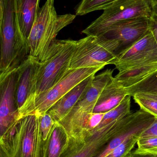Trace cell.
<instances>
[{
  "instance_id": "44dd1931",
  "label": "cell",
  "mask_w": 157,
  "mask_h": 157,
  "mask_svg": "<svg viewBox=\"0 0 157 157\" xmlns=\"http://www.w3.org/2000/svg\"><path fill=\"white\" fill-rule=\"evenodd\" d=\"M136 145L137 148L132 151L135 156H153L157 155V137L139 139Z\"/></svg>"
},
{
  "instance_id": "4fadbf2b",
  "label": "cell",
  "mask_w": 157,
  "mask_h": 157,
  "mask_svg": "<svg viewBox=\"0 0 157 157\" xmlns=\"http://www.w3.org/2000/svg\"><path fill=\"white\" fill-rule=\"evenodd\" d=\"M155 117L140 109L125 116L118 133L109 141L102 152L96 157H106L125 139L134 135L140 134L154 121Z\"/></svg>"
},
{
  "instance_id": "ba28073f",
  "label": "cell",
  "mask_w": 157,
  "mask_h": 157,
  "mask_svg": "<svg viewBox=\"0 0 157 157\" xmlns=\"http://www.w3.org/2000/svg\"><path fill=\"white\" fill-rule=\"evenodd\" d=\"M40 65L37 59L29 56L17 69L15 98L19 120L30 115L36 98Z\"/></svg>"
},
{
  "instance_id": "7c38bea8",
  "label": "cell",
  "mask_w": 157,
  "mask_h": 157,
  "mask_svg": "<svg viewBox=\"0 0 157 157\" xmlns=\"http://www.w3.org/2000/svg\"><path fill=\"white\" fill-rule=\"evenodd\" d=\"M17 69L0 76V135L19 120L15 98Z\"/></svg>"
},
{
  "instance_id": "484cf974",
  "label": "cell",
  "mask_w": 157,
  "mask_h": 157,
  "mask_svg": "<svg viewBox=\"0 0 157 157\" xmlns=\"http://www.w3.org/2000/svg\"><path fill=\"white\" fill-rule=\"evenodd\" d=\"M150 137H157V117H155L151 125L141 133L139 139Z\"/></svg>"
},
{
  "instance_id": "f546056e",
  "label": "cell",
  "mask_w": 157,
  "mask_h": 157,
  "mask_svg": "<svg viewBox=\"0 0 157 157\" xmlns=\"http://www.w3.org/2000/svg\"><path fill=\"white\" fill-rule=\"evenodd\" d=\"M157 157V155L153 156H147V157Z\"/></svg>"
},
{
  "instance_id": "6da1fadb",
  "label": "cell",
  "mask_w": 157,
  "mask_h": 157,
  "mask_svg": "<svg viewBox=\"0 0 157 157\" xmlns=\"http://www.w3.org/2000/svg\"><path fill=\"white\" fill-rule=\"evenodd\" d=\"M18 0H0V76L17 70L30 56L17 16Z\"/></svg>"
},
{
  "instance_id": "4316f807",
  "label": "cell",
  "mask_w": 157,
  "mask_h": 157,
  "mask_svg": "<svg viewBox=\"0 0 157 157\" xmlns=\"http://www.w3.org/2000/svg\"><path fill=\"white\" fill-rule=\"evenodd\" d=\"M150 21V30L153 33L157 44V17L152 14L149 18Z\"/></svg>"
},
{
  "instance_id": "9c48e42d",
  "label": "cell",
  "mask_w": 157,
  "mask_h": 157,
  "mask_svg": "<svg viewBox=\"0 0 157 157\" xmlns=\"http://www.w3.org/2000/svg\"><path fill=\"white\" fill-rule=\"evenodd\" d=\"M124 118L108 126H98L93 134L84 141L69 137L60 157H96L121 128Z\"/></svg>"
},
{
  "instance_id": "5b68a950",
  "label": "cell",
  "mask_w": 157,
  "mask_h": 157,
  "mask_svg": "<svg viewBox=\"0 0 157 157\" xmlns=\"http://www.w3.org/2000/svg\"><path fill=\"white\" fill-rule=\"evenodd\" d=\"M119 44L103 36H87L77 40L70 69L92 68L110 64L117 56Z\"/></svg>"
},
{
  "instance_id": "ffe728a7",
  "label": "cell",
  "mask_w": 157,
  "mask_h": 157,
  "mask_svg": "<svg viewBox=\"0 0 157 157\" xmlns=\"http://www.w3.org/2000/svg\"><path fill=\"white\" fill-rule=\"evenodd\" d=\"M125 89L131 97L138 93L157 96V72L139 83Z\"/></svg>"
},
{
  "instance_id": "f1b7e54d",
  "label": "cell",
  "mask_w": 157,
  "mask_h": 157,
  "mask_svg": "<svg viewBox=\"0 0 157 157\" xmlns=\"http://www.w3.org/2000/svg\"><path fill=\"white\" fill-rule=\"evenodd\" d=\"M124 157H137L135 156L134 155H133L132 153V151L131 152H130L129 154H128V155H126Z\"/></svg>"
},
{
  "instance_id": "5bb4252c",
  "label": "cell",
  "mask_w": 157,
  "mask_h": 157,
  "mask_svg": "<svg viewBox=\"0 0 157 157\" xmlns=\"http://www.w3.org/2000/svg\"><path fill=\"white\" fill-rule=\"evenodd\" d=\"M113 70L108 69L95 75L87 91L63 119H70L92 113L101 92L113 80Z\"/></svg>"
},
{
  "instance_id": "7a4b0ae2",
  "label": "cell",
  "mask_w": 157,
  "mask_h": 157,
  "mask_svg": "<svg viewBox=\"0 0 157 157\" xmlns=\"http://www.w3.org/2000/svg\"><path fill=\"white\" fill-rule=\"evenodd\" d=\"M51 134L44 141L38 117L26 116L0 135V157H48Z\"/></svg>"
},
{
  "instance_id": "e0dca14e",
  "label": "cell",
  "mask_w": 157,
  "mask_h": 157,
  "mask_svg": "<svg viewBox=\"0 0 157 157\" xmlns=\"http://www.w3.org/2000/svg\"><path fill=\"white\" fill-rule=\"evenodd\" d=\"M157 72V62L131 67L119 71L114 76V83L126 88L144 80Z\"/></svg>"
},
{
  "instance_id": "2e32d148",
  "label": "cell",
  "mask_w": 157,
  "mask_h": 157,
  "mask_svg": "<svg viewBox=\"0 0 157 157\" xmlns=\"http://www.w3.org/2000/svg\"><path fill=\"white\" fill-rule=\"evenodd\" d=\"M127 96L129 95L126 89L112 80L100 94L94 107L93 113L108 112L119 106Z\"/></svg>"
},
{
  "instance_id": "8992f818",
  "label": "cell",
  "mask_w": 157,
  "mask_h": 157,
  "mask_svg": "<svg viewBox=\"0 0 157 157\" xmlns=\"http://www.w3.org/2000/svg\"><path fill=\"white\" fill-rule=\"evenodd\" d=\"M152 9L148 0H117L104 9L103 13L82 33L99 36L118 22L136 17L150 18Z\"/></svg>"
},
{
  "instance_id": "30bf717a",
  "label": "cell",
  "mask_w": 157,
  "mask_h": 157,
  "mask_svg": "<svg viewBox=\"0 0 157 157\" xmlns=\"http://www.w3.org/2000/svg\"><path fill=\"white\" fill-rule=\"evenodd\" d=\"M157 62V44L151 30L117 55L111 63L119 71L138 65Z\"/></svg>"
},
{
  "instance_id": "3957f363",
  "label": "cell",
  "mask_w": 157,
  "mask_h": 157,
  "mask_svg": "<svg viewBox=\"0 0 157 157\" xmlns=\"http://www.w3.org/2000/svg\"><path fill=\"white\" fill-rule=\"evenodd\" d=\"M75 17L72 14H57L54 0H47L39 9L28 39L30 56L42 62L56 43L58 33Z\"/></svg>"
},
{
  "instance_id": "d4e9b609",
  "label": "cell",
  "mask_w": 157,
  "mask_h": 157,
  "mask_svg": "<svg viewBox=\"0 0 157 157\" xmlns=\"http://www.w3.org/2000/svg\"><path fill=\"white\" fill-rule=\"evenodd\" d=\"M37 116L39 120L40 127L42 132L43 140L46 141L50 135L56 122L48 112Z\"/></svg>"
},
{
  "instance_id": "603a6c76",
  "label": "cell",
  "mask_w": 157,
  "mask_h": 157,
  "mask_svg": "<svg viewBox=\"0 0 157 157\" xmlns=\"http://www.w3.org/2000/svg\"><path fill=\"white\" fill-rule=\"evenodd\" d=\"M132 97L135 102L140 106V109L154 117H157V96L138 93Z\"/></svg>"
},
{
  "instance_id": "cb8c5ba5",
  "label": "cell",
  "mask_w": 157,
  "mask_h": 157,
  "mask_svg": "<svg viewBox=\"0 0 157 157\" xmlns=\"http://www.w3.org/2000/svg\"><path fill=\"white\" fill-rule=\"evenodd\" d=\"M140 134L134 135L128 137L106 157L125 156L133 150L139 139Z\"/></svg>"
},
{
  "instance_id": "277c9868",
  "label": "cell",
  "mask_w": 157,
  "mask_h": 157,
  "mask_svg": "<svg viewBox=\"0 0 157 157\" xmlns=\"http://www.w3.org/2000/svg\"><path fill=\"white\" fill-rule=\"evenodd\" d=\"M77 40H57L45 59L40 62L37 76L36 98L52 87L70 70Z\"/></svg>"
},
{
  "instance_id": "9a60e30c",
  "label": "cell",
  "mask_w": 157,
  "mask_h": 157,
  "mask_svg": "<svg viewBox=\"0 0 157 157\" xmlns=\"http://www.w3.org/2000/svg\"><path fill=\"white\" fill-rule=\"evenodd\" d=\"M95 75H91L80 82L52 106L48 113L55 122L63 119L75 106L89 88Z\"/></svg>"
},
{
  "instance_id": "7402d4cb",
  "label": "cell",
  "mask_w": 157,
  "mask_h": 157,
  "mask_svg": "<svg viewBox=\"0 0 157 157\" xmlns=\"http://www.w3.org/2000/svg\"><path fill=\"white\" fill-rule=\"evenodd\" d=\"M117 0H82L76 11L77 15L82 16L98 10H103Z\"/></svg>"
},
{
  "instance_id": "52a82bcc",
  "label": "cell",
  "mask_w": 157,
  "mask_h": 157,
  "mask_svg": "<svg viewBox=\"0 0 157 157\" xmlns=\"http://www.w3.org/2000/svg\"><path fill=\"white\" fill-rule=\"evenodd\" d=\"M104 67L70 69L54 86L36 98L30 115H40L48 112L55 102L73 88L89 76L96 75Z\"/></svg>"
},
{
  "instance_id": "ac0fdd59",
  "label": "cell",
  "mask_w": 157,
  "mask_h": 157,
  "mask_svg": "<svg viewBox=\"0 0 157 157\" xmlns=\"http://www.w3.org/2000/svg\"><path fill=\"white\" fill-rule=\"evenodd\" d=\"M40 0H18L17 16L22 35L27 40L39 7Z\"/></svg>"
},
{
  "instance_id": "8fae6325",
  "label": "cell",
  "mask_w": 157,
  "mask_h": 157,
  "mask_svg": "<svg viewBox=\"0 0 157 157\" xmlns=\"http://www.w3.org/2000/svg\"><path fill=\"white\" fill-rule=\"evenodd\" d=\"M149 30V18L136 17L116 23L101 36L118 41V55L142 38Z\"/></svg>"
},
{
  "instance_id": "d6986e66",
  "label": "cell",
  "mask_w": 157,
  "mask_h": 157,
  "mask_svg": "<svg viewBox=\"0 0 157 157\" xmlns=\"http://www.w3.org/2000/svg\"><path fill=\"white\" fill-rule=\"evenodd\" d=\"M69 138L63 127L56 122L52 130L49 142L48 157H60Z\"/></svg>"
},
{
  "instance_id": "83f0119b",
  "label": "cell",
  "mask_w": 157,
  "mask_h": 157,
  "mask_svg": "<svg viewBox=\"0 0 157 157\" xmlns=\"http://www.w3.org/2000/svg\"><path fill=\"white\" fill-rule=\"evenodd\" d=\"M152 9V14L157 17V0H148Z\"/></svg>"
}]
</instances>
